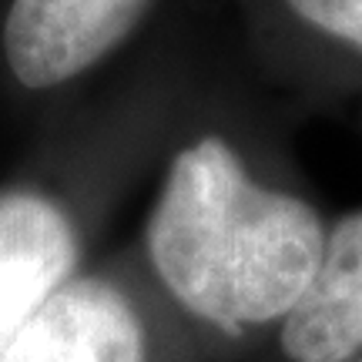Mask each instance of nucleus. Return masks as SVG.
Returning <instances> with one entry per match:
<instances>
[{
    "mask_svg": "<svg viewBox=\"0 0 362 362\" xmlns=\"http://www.w3.org/2000/svg\"><path fill=\"white\" fill-rule=\"evenodd\" d=\"M325 235L305 198L259 185L228 141L208 134L171 158L144 238L168 296L235 336L296 309Z\"/></svg>",
    "mask_w": 362,
    "mask_h": 362,
    "instance_id": "1",
    "label": "nucleus"
},
{
    "mask_svg": "<svg viewBox=\"0 0 362 362\" xmlns=\"http://www.w3.org/2000/svg\"><path fill=\"white\" fill-rule=\"evenodd\" d=\"M151 0H13L4 57L24 88L67 84L115 51Z\"/></svg>",
    "mask_w": 362,
    "mask_h": 362,
    "instance_id": "2",
    "label": "nucleus"
},
{
    "mask_svg": "<svg viewBox=\"0 0 362 362\" xmlns=\"http://www.w3.org/2000/svg\"><path fill=\"white\" fill-rule=\"evenodd\" d=\"M4 362H148V339L115 282L71 275L27 315Z\"/></svg>",
    "mask_w": 362,
    "mask_h": 362,
    "instance_id": "3",
    "label": "nucleus"
},
{
    "mask_svg": "<svg viewBox=\"0 0 362 362\" xmlns=\"http://www.w3.org/2000/svg\"><path fill=\"white\" fill-rule=\"evenodd\" d=\"M78 265V232L54 198L30 188L0 192V362L4 352Z\"/></svg>",
    "mask_w": 362,
    "mask_h": 362,
    "instance_id": "4",
    "label": "nucleus"
},
{
    "mask_svg": "<svg viewBox=\"0 0 362 362\" xmlns=\"http://www.w3.org/2000/svg\"><path fill=\"white\" fill-rule=\"evenodd\" d=\"M279 325L288 362H352L362 356V208L329 228L315 279Z\"/></svg>",
    "mask_w": 362,
    "mask_h": 362,
    "instance_id": "5",
    "label": "nucleus"
},
{
    "mask_svg": "<svg viewBox=\"0 0 362 362\" xmlns=\"http://www.w3.org/2000/svg\"><path fill=\"white\" fill-rule=\"evenodd\" d=\"M288 11L325 37L362 51V0H285Z\"/></svg>",
    "mask_w": 362,
    "mask_h": 362,
    "instance_id": "6",
    "label": "nucleus"
},
{
    "mask_svg": "<svg viewBox=\"0 0 362 362\" xmlns=\"http://www.w3.org/2000/svg\"><path fill=\"white\" fill-rule=\"evenodd\" d=\"M352 362H362V356H359V359H352Z\"/></svg>",
    "mask_w": 362,
    "mask_h": 362,
    "instance_id": "7",
    "label": "nucleus"
}]
</instances>
